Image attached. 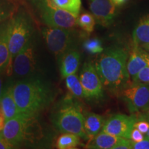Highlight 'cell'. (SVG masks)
Instances as JSON below:
<instances>
[{
    "instance_id": "cell-1",
    "label": "cell",
    "mask_w": 149,
    "mask_h": 149,
    "mask_svg": "<svg viewBox=\"0 0 149 149\" xmlns=\"http://www.w3.org/2000/svg\"><path fill=\"white\" fill-rule=\"evenodd\" d=\"M15 100L21 114L37 116L51 105L55 92L48 81L37 74L13 84Z\"/></svg>"
},
{
    "instance_id": "cell-2",
    "label": "cell",
    "mask_w": 149,
    "mask_h": 149,
    "mask_svg": "<svg viewBox=\"0 0 149 149\" xmlns=\"http://www.w3.org/2000/svg\"><path fill=\"white\" fill-rule=\"evenodd\" d=\"M128 57L127 51L119 46H110L100 54L95 67L104 88L120 92L130 84Z\"/></svg>"
},
{
    "instance_id": "cell-3",
    "label": "cell",
    "mask_w": 149,
    "mask_h": 149,
    "mask_svg": "<svg viewBox=\"0 0 149 149\" xmlns=\"http://www.w3.org/2000/svg\"><path fill=\"white\" fill-rule=\"evenodd\" d=\"M1 133L15 148L33 145L44 137L42 126L37 117L24 114L6 121Z\"/></svg>"
},
{
    "instance_id": "cell-4",
    "label": "cell",
    "mask_w": 149,
    "mask_h": 149,
    "mask_svg": "<svg viewBox=\"0 0 149 149\" xmlns=\"http://www.w3.org/2000/svg\"><path fill=\"white\" fill-rule=\"evenodd\" d=\"M84 115L81 107L71 97H66L54 109L51 120L61 133H70L88 140L84 127Z\"/></svg>"
},
{
    "instance_id": "cell-5",
    "label": "cell",
    "mask_w": 149,
    "mask_h": 149,
    "mask_svg": "<svg viewBox=\"0 0 149 149\" xmlns=\"http://www.w3.org/2000/svg\"><path fill=\"white\" fill-rule=\"evenodd\" d=\"M34 31V24L31 15L23 8H17L9 22V61L6 71L8 75L12 74L15 57L33 36Z\"/></svg>"
},
{
    "instance_id": "cell-6",
    "label": "cell",
    "mask_w": 149,
    "mask_h": 149,
    "mask_svg": "<svg viewBox=\"0 0 149 149\" xmlns=\"http://www.w3.org/2000/svg\"><path fill=\"white\" fill-rule=\"evenodd\" d=\"M31 12L46 26L74 29L77 17L59 8L53 0H26Z\"/></svg>"
},
{
    "instance_id": "cell-7",
    "label": "cell",
    "mask_w": 149,
    "mask_h": 149,
    "mask_svg": "<svg viewBox=\"0 0 149 149\" xmlns=\"http://www.w3.org/2000/svg\"><path fill=\"white\" fill-rule=\"evenodd\" d=\"M41 33L49 51L57 59L65 52L73 48L76 38L74 29L44 26L41 29Z\"/></svg>"
},
{
    "instance_id": "cell-8",
    "label": "cell",
    "mask_w": 149,
    "mask_h": 149,
    "mask_svg": "<svg viewBox=\"0 0 149 149\" xmlns=\"http://www.w3.org/2000/svg\"><path fill=\"white\" fill-rule=\"evenodd\" d=\"M33 36L15 57L12 74L17 77H29L33 75L36 70V43Z\"/></svg>"
},
{
    "instance_id": "cell-9",
    "label": "cell",
    "mask_w": 149,
    "mask_h": 149,
    "mask_svg": "<svg viewBox=\"0 0 149 149\" xmlns=\"http://www.w3.org/2000/svg\"><path fill=\"white\" fill-rule=\"evenodd\" d=\"M121 98L127 104L130 113H141L149 106V85L142 83L128 84L120 91Z\"/></svg>"
},
{
    "instance_id": "cell-10",
    "label": "cell",
    "mask_w": 149,
    "mask_h": 149,
    "mask_svg": "<svg viewBox=\"0 0 149 149\" xmlns=\"http://www.w3.org/2000/svg\"><path fill=\"white\" fill-rule=\"evenodd\" d=\"M79 79L82 86L84 98L97 100L103 97V84L95 65L91 61L84 63Z\"/></svg>"
},
{
    "instance_id": "cell-11",
    "label": "cell",
    "mask_w": 149,
    "mask_h": 149,
    "mask_svg": "<svg viewBox=\"0 0 149 149\" xmlns=\"http://www.w3.org/2000/svg\"><path fill=\"white\" fill-rule=\"evenodd\" d=\"M136 121L137 116L135 115H115L105 121L102 131L116 137L130 139Z\"/></svg>"
},
{
    "instance_id": "cell-12",
    "label": "cell",
    "mask_w": 149,
    "mask_h": 149,
    "mask_svg": "<svg viewBox=\"0 0 149 149\" xmlns=\"http://www.w3.org/2000/svg\"><path fill=\"white\" fill-rule=\"evenodd\" d=\"M88 3L98 24L108 27L113 23L117 14V6L112 0H88Z\"/></svg>"
},
{
    "instance_id": "cell-13",
    "label": "cell",
    "mask_w": 149,
    "mask_h": 149,
    "mask_svg": "<svg viewBox=\"0 0 149 149\" xmlns=\"http://www.w3.org/2000/svg\"><path fill=\"white\" fill-rule=\"evenodd\" d=\"M59 70L63 78L75 74L80 64V54L74 48L67 51L58 58Z\"/></svg>"
},
{
    "instance_id": "cell-14",
    "label": "cell",
    "mask_w": 149,
    "mask_h": 149,
    "mask_svg": "<svg viewBox=\"0 0 149 149\" xmlns=\"http://www.w3.org/2000/svg\"><path fill=\"white\" fill-rule=\"evenodd\" d=\"M13 84H10L4 88L0 100V109L5 122L21 114L14 98Z\"/></svg>"
},
{
    "instance_id": "cell-15",
    "label": "cell",
    "mask_w": 149,
    "mask_h": 149,
    "mask_svg": "<svg viewBox=\"0 0 149 149\" xmlns=\"http://www.w3.org/2000/svg\"><path fill=\"white\" fill-rule=\"evenodd\" d=\"M10 19L0 24V72L1 73H3L6 71L9 61L8 31Z\"/></svg>"
},
{
    "instance_id": "cell-16",
    "label": "cell",
    "mask_w": 149,
    "mask_h": 149,
    "mask_svg": "<svg viewBox=\"0 0 149 149\" xmlns=\"http://www.w3.org/2000/svg\"><path fill=\"white\" fill-rule=\"evenodd\" d=\"M146 66L147 63L141 53V48L133 44L131 50L128 53L127 60V70L130 78L133 79L139 70Z\"/></svg>"
},
{
    "instance_id": "cell-17",
    "label": "cell",
    "mask_w": 149,
    "mask_h": 149,
    "mask_svg": "<svg viewBox=\"0 0 149 149\" xmlns=\"http://www.w3.org/2000/svg\"><path fill=\"white\" fill-rule=\"evenodd\" d=\"M105 122L104 117L94 113H87L84 115V127L85 133L88 137V141L92 139L100 132Z\"/></svg>"
},
{
    "instance_id": "cell-18",
    "label": "cell",
    "mask_w": 149,
    "mask_h": 149,
    "mask_svg": "<svg viewBox=\"0 0 149 149\" xmlns=\"http://www.w3.org/2000/svg\"><path fill=\"white\" fill-rule=\"evenodd\" d=\"M133 44L141 48L149 45V15L141 18L134 29Z\"/></svg>"
},
{
    "instance_id": "cell-19",
    "label": "cell",
    "mask_w": 149,
    "mask_h": 149,
    "mask_svg": "<svg viewBox=\"0 0 149 149\" xmlns=\"http://www.w3.org/2000/svg\"><path fill=\"white\" fill-rule=\"evenodd\" d=\"M123 137L110 135L104 132H100L86 144L87 148L92 149H113L114 146Z\"/></svg>"
},
{
    "instance_id": "cell-20",
    "label": "cell",
    "mask_w": 149,
    "mask_h": 149,
    "mask_svg": "<svg viewBox=\"0 0 149 149\" xmlns=\"http://www.w3.org/2000/svg\"><path fill=\"white\" fill-rule=\"evenodd\" d=\"M81 137L75 134L62 133L56 141V148L59 149L77 148L80 144Z\"/></svg>"
},
{
    "instance_id": "cell-21",
    "label": "cell",
    "mask_w": 149,
    "mask_h": 149,
    "mask_svg": "<svg viewBox=\"0 0 149 149\" xmlns=\"http://www.w3.org/2000/svg\"><path fill=\"white\" fill-rule=\"evenodd\" d=\"M65 81L67 88L71 93L72 97L76 98H84L82 86L76 73L70 74L65 77Z\"/></svg>"
},
{
    "instance_id": "cell-22",
    "label": "cell",
    "mask_w": 149,
    "mask_h": 149,
    "mask_svg": "<svg viewBox=\"0 0 149 149\" xmlns=\"http://www.w3.org/2000/svg\"><path fill=\"white\" fill-rule=\"evenodd\" d=\"M17 10L13 0H0V24L12 17Z\"/></svg>"
},
{
    "instance_id": "cell-23",
    "label": "cell",
    "mask_w": 149,
    "mask_h": 149,
    "mask_svg": "<svg viewBox=\"0 0 149 149\" xmlns=\"http://www.w3.org/2000/svg\"><path fill=\"white\" fill-rule=\"evenodd\" d=\"M53 1L59 8L66 10L67 12L72 14L77 17L79 15L81 7V0H53Z\"/></svg>"
},
{
    "instance_id": "cell-24",
    "label": "cell",
    "mask_w": 149,
    "mask_h": 149,
    "mask_svg": "<svg viewBox=\"0 0 149 149\" xmlns=\"http://www.w3.org/2000/svg\"><path fill=\"white\" fill-rule=\"evenodd\" d=\"M96 20L93 14L89 13H83L77 17V24L84 31L87 33H91L94 31Z\"/></svg>"
},
{
    "instance_id": "cell-25",
    "label": "cell",
    "mask_w": 149,
    "mask_h": 149,
    "mask_svg": "<svg viewBox=\"0 0 149 149\" xmlns=\"http://www.w3.org/2000/svg\"><path fill=\"white\" fill-rule=\"evenodd\" d=\"M84 48L91 54H100L104 51L102 41L97 38L88 39L86 40L83 44Z\"/></svg>"
},
{
    "instance_id": "cell-26",
    "label": "cell",
    "mask_w": 149,
    "mask_h": 149,
    "mask_svg": "<svg viewBox=\"0 0 149 149\" xmlns=\"http://www.w3.org/2000/svg\"><path fill=\"white\" fill-rule=\"evenodd\" d=\"M132 80L133 82L142 83L149 85V66L148 65L141 68Z\"/></svg>"
},
{
    "instance_id": "cell-27",
    "label": "cell",
    "mask_w": 149,
    "mask_h": 149,
    "mask_svg": "<svg viewBox=\"0 0 149 149\" xmlns=\"http://www.w3.org/2000/svg\"><path fill=\"white\" fill-rule=\"evenodd\" d=\"M134 127L138 129L143 134H146L149 129V122L144 117L139 115V117H137V121L134 124Z\"/></svg>"
},
{
    "instance_id": "cell-28",
    "label": "cell",
    "mask_w": 149,
    "mask_h": 149,
    "mask_svg": "<svg viewBox=\"0 0 149 149\" xmlns=\"http://www.w3.org/2000/svg\"><path fill=\"white\" fill-rule=\"evenodd\" d=\"M132 149H149V138L148 137H145L142 140L131 143Z\"/></svg>"
},
{
    "instance_id": "cell-29",
    "label": "cell",
    "mask_w": 149,
    "mask_h": 149,
    "mask_svg": "<svg viewBox=\"0 0 149 149\" xmlns=\"http://www.w3.org/2000/svg\"><path fill=\"white\" fill-rule=\"evenodd\" d=\"M132 141L130 139L122 138L114 146L113 149H130Z\"/></svg>"
},
{
    "instance_id": "cell-30",
    "label": "cell",
    "mask_w": 149,
    "mask_h": 149,
    "mask_svg": "<svg viewBox=\"0 0 149 149\" xmlns=\"http://www.w3.org/2000/svg\"><path fill=\"white\" fill-rule=\"evenodd\" d=\"M144 137V134L141 133L138 129L134 127L133 129L132 130L131 133H130V139L132 141H134V142H137V141L142 140Z\"/></svg>"
},
{
    "instance_id": "cell-31",
    "label": "cell",
    "mask_w": 149,
    "mask_h": 149,
    "mask_svg": "<svg viewBox=\"0 0 149 149\" xmlns=\"http://www.w3.org/2000/svg\"><path fill=\"white\" fill-rule=\"evenodd\" d=\"M15 148L12 144H10L3 137L1 131H0V149H11Z\"/></svg>"
},
{
    "instance_id": "cell-32",
    "label": "cell",
    "mask_w": 149,
    "mask_h": 149,
    "mask_svg": "<svg viewBox=\"0 0 149 149\" xmlns=\"http://www.w3.org/2000/svg\"><path fill=\"white\" fill-rule=\"evenodd\" d=\"M112 1H113L114 4L117 7H120L122 5H124V3H126L127 1H129V0H112Z\"/></svg>"
},
{
    "instance_id": "cell-33",
    "label": "cell",
    "mask_w": 149,
    "mask_h": 149,
    "mask_svg": "<svg viewBox=\"0 0 149 149\" xmlns=\"http://www.w3.org/2000/svg\"><path fill=\"white\" fill-rule=\"evenodd\" d=\"M2 74L0 72V100H1V97H2L3 93V79H2Z\"/></svg>"
},
{
    "instance_id": "cell-34",
    "label": "cell",
    "mask_w": 149,
    "mask_h": 149,
    "mask_svg": "<svg viewBox=\"0 0 149 149\" xmlns=\"http://www.w3.org/2000/svg\"><path fill=\"white\" fill-rule=\"evenodd\" d=\"M141 53H142L143 56H144L145 60L146 61L147 65L149 66V53L146 51H144V50L141 48Z\"/></svg>"
},
{
    "instance_id": "cell-35",
    "label": "cell",
    "mask_w": 149,
    "mask_h": 149,
    "mask_svg": "<svg viewBox=\"0 0 149 149\" xmlns=\"http://www.w3.org/2000/svg\"><path fill=\"white\" fill-rule=\"evenodd\" d=\"M4 123H5L4 118H3L2 113H1V109H0V131H1V130L3 129V125H4Z\"/></svg>"
},
{
    "instance_id": "cell-36",
    "label": "cell",
    "mask_w": 149,
    "mask_h": 149,
    "mask_svg": "<svg viewBox=\"0 0 149 149\" xmlns=\"http://www.w3.org/2000/svg\"><path fill=\"white\" fill-rule=\"evenodd\" d=\"M140 115H143V116H144V117H148V118H149V106L146 108V109L144 110V111L141 112V114Z\"/></svg>"
},
{
    "instance_id": "cell-37",
    "label": "cell",
    "mask_w": 149,
    "mask_h": 149,
    "mask_svg": "<svg viewBox=\"0 0 149 149\" xmlns=\"http://www.w3.org/2000/svg\"><path fill=\"white\" fill-rule=\"evenodd\" d=\"M141 115V117H144V118H145V119H146V120H148V122H149V118H148V117H146L143 116V115ZM146 136H147V137H148V138H149V129H148V132H147V133L146 134Z\"/></svg>"
},
{
    "instance_id": "cell-38",
    "label": "cell",
    "mask_w": 149,
    "mask_h": 149,
    "mask_svg": "<svg viewBox=\"0 0 149 149\" xmlns=\"http://www.w3.org/2000/svg\"><path fill=\"white\" fill-rule=\"evenodd\" d=\"M143 49H144V51H146V52H148V53H149V45L146 46V47H144V48H143Z\"/></svg>"
}]
</instances>
